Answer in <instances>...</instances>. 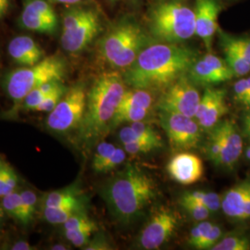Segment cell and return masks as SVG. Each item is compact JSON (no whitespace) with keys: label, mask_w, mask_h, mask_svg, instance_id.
I'll return each instance as SVG.
<instances>
[{"label":"cell","mask_w":250,"mask_h":250,"mask_svg":"<svg viewBox=\"0 0 250 250\" xmlns=\"http://www.w3.org/2000/svg\"><path fill=\"white\" fill-rule=\"evenodd\" d=\"M8 52L12 61L21 67L35 65L45 57L41 45L28 36L12 38L8 46Z\"/></svg>","instance_id":"cell-17"},{"label":"cell","mask_w":250,"mask_h":250,"mask_svg":"<svg viewBox=\"0 0 250 250\" xmlns=\"http://www.w3.org/2000/svg\"><path fill=\"white\" fill-rule=\"evenodd\" d=\"M46 96L45 93L40 89L39 87L31 91L26 97L23 99L21 110L23 111H35L36 107L40 105V103L43 101Z\"/></svg>","instance_id":"cell-38"},{"label":"cell","mask_w":250,"mask_h":250,"mask_svg":"<svg viewBox=\"0 0 250 250\" xmlns=\"http://www.w3.org/2000/svg\"><path fill=\"white\" fill-rule=\"evenodd\" d=\"M177 225V216L174 212L166 208L157 211L140 234V247L146 250L160 249L170 239Z\"/></svg>","instance_id":"cell-12"},{"label":"cell","mask_w":250,"mask_h":250,"mask_svg":"<svg viewBox=\"0 0 250 250\" xmlns=\"http://www.w3.org/2000/svg\"><path fill=\"white\" fill-rule=\"evenodd\" d=\"M223 46L229 47L250 62V38L223 36Z\"/></svg>","instance_id":"cell-31"},{"label":"cell","mask_w":250,"mask_h":250,"mask_svg":"<svg viewBox=\"0 0 250 250\" xmlns=\"http://www.w3.org/2000/svg\"><path fill=\"white\" fill-rule=\"evenodd\" d=\"M50 250H70V248H68V246L64 245V244H56L50 247Z\"/></svg>","instance_id":"cell-48"},{"label":"cell","mask_w":250,"mask_h":250,"mask_svg":"<svg viewBox=\"0 0 250 250\" xmlns=\"http://www.w3.org/2000/svg\"><path fill=\"white\" fill-rule=\"evenodd\" d=\"M83 249L85 250H112V247L104 234L98 233L95 237L90 239Z\"/></svg>","instance_id":"cell-43"},{"label":"cell","mask_w":250,"mask_h":250,"mask_svg":"<svg viewBox=\"0 0 250 250\" xmlns=\"http://www.w3.org/2000/svg\"><path fill=\"white\" fill-rule=\"evenodd\" d=\"M212 250H250L249 238L241 235H228L218 242Z\"/></svg>","instance_id":"cell-29"},{"label":"cell","mask_w":250,"mask_h":250,"mask_svg":"<svg viewBox=\"0 0 250 250\" xmlns=\"http://www.w3.org/2000/svg\"><path fill=\"white\" fill-rule=\"evenodd\" d=\"M244 124H245V127L250 126V114L246 116V118H245V121H244Z\"/></svg>","instance_id":"cell-50"},{"label":"cell","mask_w":250,"mask_h":250,"mask_svg":"<svg viewBox=\"0 0 250 250\" xmlns=\"http://www.w3.org/2000/svg\"><path fill=\"white\" fill-rule=\"evenodd\" d=\"M115 149L116 146L108 142H101L98 145L92 161V169L95 172H99L100 167L112 156Z\"/></svg>","instance_id":"cell-32"},{"label":"cell","mask_w":250,"mask_h":250,"mask_svg":"<svg viewBox=\"0 0 250 250\" xmlns=\"http://www.w3.org/2000/svg\"><path fill=\"white\" fill-rule=\"evenodd\" d=\"M20 194H21V197L22 198L24 209H25V212H26L27 219L31 224V223L34 220L35 214H36L37 204L40 203V199H38L36 192L33 191L32 189H23L22 191L20 192Z\"/></svg>","instance_id":"cell-37"},{"label":"cell","mask_w":250,"mask_h":250,"mask_svg":"<svg viewBox=\"0 0 250 250\" xmlns=\"http://www.w3.org/2000/svg\"><path fill=\"white\" fill-rule=\"evenodd\" d=\"M19 177L12 166L0 156V197L15 191L18 187Z\"/></svg>","instance_id":"cell-24"},{"label":"cell","mask_w":250,"mask_h":250,"mask_svg":"<svg viewBox=\"0 0 250 250\" xmlns=\"http://www.w3.org/2000/svg\"><path fill=\"white\" fill-rule=\"evenodd\" d=\"M9 250H36V247L32 246L28 242L24 240H19V241L14 242L9 248Z\"/></svg>","instance_id":"cell-44"},{"label":"cell","mask_w":250,"mask_h":250,"mask_svg":"<svg viewBox=\"0 0 250 250\" xmlns=\"http://www.w3.org/2000/svg\"><path fill=\"white\" fill-rule=\"evenodd\" d=\"M225 90H215L214 97L209 107L206 111L204 116L197 122L201 128L207 130L211 129L228 112V107L225 102Z\"/></svg>","instance_id":"cell-20"},{"label":"cell","mask_w":250,"mask_h":250,"mask_svg":"<svg viewBox=\"0 0 250 250\" xmlns=\"http://www.w3.org/2000/svg\"><path fill=\"white\" fill-rule=\"evenodd\" d=\"M223 230L220 226L213 224L208 232L205 239L202 242L199 250H211L215 245L222 239Z\"/></svg>","instance_id":"cell-42"},{"label":"cell","mask_w":250,"mask_h":250,"mask_svg":"<svg viewBox=\"0 0 250 250\" xmlns=\"http://www.w3.org/2000/svg\"><path fill=\"white\" fill-rule=\"evenodd\" d=\"M197 60V52L186 46L155 44L144 48L127 68L124 79L133 88L165 90L186 75Z\"/></svg>","instance_id":"cell-1"},{"label":"cell","mask_w":250,"mask_h":250,"mask_svg":"<svg viewBox=\"0 0 250 250\" xmlns=\"http://www.w3.org/2000/svg\"><path fill=\"white\" fill-rule=\"evenodd\" d=\"M221 6L215 0H197L196 5V34L199 36L207 49H211L212 39L218 30V18Z\"/></svg>","instance_id":"cell-16"},{"label":"cell","mask_w":250,"mask_h":250,"mask_svg":"<svg viewBox=\"0 0 250 250\" xmlns=\"http://www.w3.org/2000/svg\"><path fill=\"white\" fill-rule=\"evenodd\" d=\"M167 170L173 181L181 185H193L203 176L204 167L197 155L181 152L176 154L168 163Z\"/></svg>","instance_id":"cell-15"},{"label":"cell","mask_w":250,"mask_h":250,"mask_svg":"<svg viewBox=\"0 0 250 250\" xmlns=\"http://www.w3.org/2000/svg\"><path fill=\"white\" fill-rule=\"evenodd\" d=\"M101 29L99 14L93 9L77 8L65 12L61 43L63 49L77 54L85 49Z\"/></svg>","instance_id":"cell-7"},{"label":"cell","mask_w":250,"mask_h":250,"mask_svg":"<svg viewBox=\"0 0 250 250\" xmlns=\"http://www.w3.org/2000/svg\"><path fill=\"white\" fill-rule=\"evenodd\" d=\"M98 231V227L81 228L75 230H63L65 238L77 248H83L91 239L93 232Z\"/></svg>","instance_id":"cell-28"},{"label":"cell","mask_w":250,"mask_h":250,"mask_svg":"<svg viewBox=\"0 0 250 250\" xmlns=\"http://www.w3.org/2000/svg\"><path fill=\"white\" fill-rule=\"evenodd\" d=\"M42 217L46 223L53 225H62L72 216L86 210V207L65 206V207H40Z\"/></svg>","instance_id":"cell-21"},{"label":"cell","mask_w":250,"mask_h":250,"mask_svg":"<svg viewBox=\"0 0 250 250\" xmlns=\"http://www.w3.org/2000/svg\"><path fill=\"white\" fill-rule=\"evenodd\" d=\"M147 39L142 28L123 22L111 28L100 42V53L113 68H128L145 48Z\"/></svg>","instance_id":"cell-6"},{"label":"cell","mask_w":250,"mask_h":250,"mask_svg":"<svg viewBox=\"0 0 250 250\" xmlns=\"http://www.w3.org/2000/svg\"><path fill=\"white\" fill-rule=\"evenodd\" d=\"M66 72L65 60L60 55H52L45 57L35 65L21 67L6 73L2 84L5 93L12 101V107L6 116H17L23 99L31 91L51 81L63 82Z\"/></svg>","instance_id":"cell-4"},{"label":"cell","mask_w":250,"mask_h":250,"mask_svg":"<svg viewBox=\"0 0 250 250\" xmlns=\"http://www.w3.org/2000/svg\"><path fill=\"white\" fill-rule=\"evenodd\" d=\"M233 94L235 101L247 106L250 97V77L237 81L234 83Z\"/></svg>","instance_id":"cell-39"},{"label":"cell","mask_w":250,"mask_h":250,"mask_svg":"<svg viewBox=\"0 0 250 250\" xmlns=\"http://www.w3.org/2000/svg\"><path fill=\"white\" fill-rule=\"evenodd\" d=\"M4 214H5V211H4V209H3V207L0 204V226H1V224H2V222H3Z\"/></svg>","instance_id":"cell-49"},{"label":"cell","mask_w":250,"mask_h":250,"mask_svg":"<svg viewBox=\"0 0 250 250\" xmlns=\"http://www.w3.org/2000/svg\"><path fill=\"white\" fill-rule=\"evenodd\" d=\"M100 196L117 223L128 225L156 198L157 187L143 170L127 164L102 185Z\"/></svg>","instance_id":"cell-2"},{"label":"cell","mask_w":250,"mask_h":250,"mask_svg":"<svg viewBox=\"0 0 250 250\" xmlns=\"http://www.w3.org/2000/svg\"><path fill=\"white\" fill-rule=\"evenodd\" d=\"M212 225L213 224H211L210 222L202 221L197 224V226L193 227L190 232L189 239H188L189 245L197 250H199L202 242L205 239L207 233L210 230Z\"/></svg>","instance_id":"cell-36"},{"label":"cell","mask_w":250,"mask_h":250,"mask_svg":"<svg viewBox=\"0 0 250 250\" xmlns=\"http://www.w3.org/2000/svg\"><path fill=\"white\" fill-rule=\"evenodd\" d=\"M200 99V94L194 82L184 75L164 90L159 107L161 111L195 118Z\"/></svg>","instance_id":"cell-10"},{"label":"cell","mask_w":250,"mask_h":250,"mask_svg":"<svg viewBox=\"0 0 250 250\" xmlns=\"http://www.w3.org/2000/svg\"><path fill=\"white\" fill-rule=\"evenodd\" d=\"M182 197L195 200L205 206L211 212H216L222 208V198L214 192L208 191H189L183 194Z\"/></svg>","instance_id":"cell-26"},{"label":"cell","mask_w":250,"mask_h":250,"mask_svg":"<svg viewBox=\"0 0 250 250\" xmlns=\"http://www.w3.org/2000/svg\"><path fill=\"white\" fill-rule=\"evenodd\" d=\"M125 92V79L119 72H104L94 81L78 128L79 143L88 147L107 133Z\"/></svg>","instance_id":"cell-3"},{"label":"cell","mask_w":250,"mask_h":250,"mask_svg":"<svg viewBox=\"0 0 250 250\" xmlns=\"http://www.w3.org/2000/svg\"><path fill=\"white\" fill-rule=\"evenodd\" d=\"M130 126L136 134H139L144 139L155 144L159 148L163 146L162 138L159 133L156 132L150 125L143 123V121L131 123Z\"/></svg>","instance_id":"cell-33"},{"label":"cell","mask_w":250,"mask_h":250,"mask_svg":"<svg viewBox=\"0 0 250 250\" xmlns=\"http://www.w3.org/2000/svg\"><path fill=\"white\" fill-rule=\"evenodd\" d=\"M1 198V205L3 207L5 213H7L12 219L16 220L21 225H30L20 192L13 191Z\"/></svg>","instance_id":"cell-22"},{"label":"cell","mask_w":250,"mask_h":250,"mask_svg":"<svg viewBox=\"0 0 250 250\" xmlns=\"http://www.w3.org/2000/svg\"><path fill=\"white\" fill-rule=\"evenodd\" d=\"M152 103L153 97L148 90L134 88L129 91L125 90L119 106H131L149 109L151 107Z\"/></svg>","instance_id":"cell-25"},{"label":"cell","mask_w":250,"mask_h":250,"mask_svg":"<svg viewBox=\"0 0 250 250\" xmlns=\"http://www.w3.org/2000/svg\"><path fill=\"white\" fill-rule=\"evenodd\" d=\"M52 3H59V4H66V5H72L80 2L82 0H49Z\"/></svg>","instance_id":"cell-47"},{"label":"cell","mask_w":250,"mask_h":250,"mask_svg":"<svg viewBox=\"0 0 250 250\" xmlns=\"http://www.w3.org/2000/svg\"><path fill=\"white\" fill-rule=\"evenodd\" d=\"M250 218V196L245 205L244 210H243V214H242L241 221H245L248 220Z\"/></svg>","instance_id":"cell-46"},{"label":"cell","mask_w":250,"mask_h":250,"mask_svg":"<svg viewBox=\"0 0 250 250\" xmlns=\"http://www.w3.org/2000/svg\"><path fill=\"white\" fill-rule=\"evenodd\" d=\"M123 145H124V149L125 152L130 155L146 154L159 148L155 144L148 141H136V142H130V143H125Z\"/></svg>","instance_id":"cell-41"},{"label":"cell","mask_w":250,"mask_h":250,"mask_svg":"<svg viewBox=\"0 0 250 250\" xmlns=\"http://www.w3.org/2000/svg\"><path fill=\"white\" fill-rule=\"evenodd\" d=\"M160 123L174 150H188L196 147L199 143L201 127L195 118L161 111Z\"/></svg>","instance_id":"cell-9"},{"label":"cell","mask_w":250,"mask_h":250,"mask_svg":"<svg viewBox=\"0 0 250 250\" xmlns=\"http://www.w3.org/2000/svg\"><path fill=\"white\" fill-rule=\"evenodd\" d=\"M87 92L83 84L68 88L45 121L46 128L54 134H66L78 130L84 115Z\"/></svg>","instance_id":"cell-8"},{"label":"cell","mask_w":250,"mask_h":250,"mask_svg":"<svg viewBox=\"0 0 250 250\" xmlns=\"http://www.w3.org/2000/svg\"><path fill=\"white\" fill-rule=\"evenodd\" d=\"M246 156H247V158L249 159L250 161V146L248 148V150H247V153H246Z\"/></svg>","instance_id":"cell-51"},{"label":"cell","mask_w":250,"mask_h":250,"mask_svg":"<svg viewBox=\"0 0 250 250\" xmlns=\"http://www.w3.org/2000/svg\"><path fill=\"white\" fill-rule=\"evenodd\" d=\"M109 1H117V0H109Z\"/></svg>","instance_id":"cell-54"},{"label":"cell","mask_w":250,"mask_h":250,"mask_svg":"<svg viewBox=\"0 0 250 250\" xmlns=\"http://www.w3.org/2000/svg\"><path fill=\"white\" fill-rule=\"evenodd\" d=\"M9 0H0V19L7 14V12L9 11Z\"/></svg>","instance_id":"cell-45"},{"label":"cell","mask_w":250,"mask_h":250,"mask_svg":"<svg viewBox=\"0 0 250 250\" xmlns=\"http://www.w3.org/2000/svg\"><path fill=\"white\" fill-rule=\"evenodd\" d=\"M247 107H250V97L249 100H248V103H247Z\"/></svg>","instance_id":"cell-53"},{"label":"cell","mask_w":250,"mask_h":250,"mask_svg":"<svg viewBox=\"0 0 250 250\" xmlns=\"http://www.w3.org/2000/svg\"><path fill=\"white\" fill-rule=\"evenodd\" d=\"M250 196V175L230 188L222 198V209L228 217L241 221L245 205Z\"/></svg>","instance_id":"cell-18"},{"label":"cell","mask_w":250,"mask_h":250,"mask_svg":"<svg viewBox=\"0 0 250 250\" xmlns=\"http://www.w3.org/2000/svg\"><path fill=\"white\" fill-rule=\"evenodd\" d=\"M149 113V109L143 107H131V106H119L116 113L111 122L110 128L125 123H134L145 120Z\"/></svg>","instance_id":"cell-23"},{"label":"cell","mask_w":250,"mask_h":250,"mask_svg":"<svg viewBox=\"0 0 250 250\" xmlns=\"http://www.w3.org/2000/svg\"><path fill=\"white\" fill-rule=\"evenodd\" d=\"M245 130H246V133L249 134L250 136V126H248V127H245Z\"/></svg>","instance_id":"cell-52"},{"label":"cell","mask_w":250,"mask_h":250,"mask_svg":"<svg viewBox=\"0 0 250 250\" xmlns=\"http://www.w3.org/2000/svg\"><path fill=\"white\" fill-rule=\"evenodd\" d=\"M68 88L62 83L58 88L54 90L53 92L47 94L43 99V101L40 103V105L36 107L35 111L37 112H51L56 106L59 104L61 99H62L64 94Z\"/></svg>","instance_id":"cell-34"},{"label":"cell","mask_w":250,"mask_h":250,"mask_svg":"<svg viewBox=\"0 0 250 250\" xmlns=\"http://www.w3.org/2000/svg\"><path fill=\"white\" fill-rule=\"evenodd\" d=\"M88 227H97V224L90 218L86 210L77 212L62 224L63 230H75Z\"/></svg>","instance_id":"cell-35"},{"label":"cell","mask_w":250,"mask_h":250,"mask_svg":"<svg viewBox=\"0 0 250 250\" xmlns=\"http://www.w3.org/2000/svg\"><path fill=\"white\" fill-rule=\"evenodd\" d=\"M40 207H65L87 206V198L76 184L70 187L50 191L40 198Z\"/></svg>","instance_id":"cell-19"},{"label":"cell","mask_w":250,"mask_h":250,"mask_svg":"<svg viewBox=\"0 0 250 250\" xmlns=\"http://www.w3.org/2000/svg\"><path fill=\"white\" fill-rule=\"evenodd\" d=\"M125 149L122 147H116L112 156L107 160L99 169L98 173H107L118 168L126 159Z\"/></svg>","instance_id":"cell-40"},{"label":"cell","mask_w":250,"mask_h":250,"mask_svg":"<svg viewBox=\"0 0 250 250\" xmlns=\"http://www.w3.org/2000/svg\"><path fill=\"white\" fill-rule=\"evenodd\" d=\"M188 73L191 80L201 84H216L230 80L234 76L225 60L210 53L197 60Z\"/></svg>","instance_id":"cell-14"},{"label":"cell","mask_w":250,"mask_h":250,"mask_svg":"<svg viewBox=\"0 0 250 250\" xmlns=\"http://www.w3.org/2000/svg\"><path fill=\"white\" fill-rule=\"evenodd\" d=\"M225 62L235 76H244L250 72V62L229 47H224Z\"/></svg>","instance_id":"cell-27"},{"label":"cell","mask_w":250,"mask_h":250,"mask_svg":"<svg viewBox=\"0 0 250 250\" xmlns=\"http://www.w3.org/2000/svg\"><path fill=\"white\" fill-rule=\"evenodd\" d=\"M149 25L152 36L157 40L177 44L196 34V14L179 0H167L152 9Z\"/></svg>","instance_id":"cell-5"},{"label":"cell","mask_w":250,"mask_h":250,"mask_svg":"<svg viewBox=\"0 0 250 250\" xmlns=\"http://www.w3.org/2000/svg\"><path fill=\"white\" fill-rule=\"evenodd\" d=\"M20 25L31 32L54 35L59 20L49 0H24Z\"/></svg>","instance_id":"cell-11"},{"label":"cell","mask_w":250,"mask_h":250,"mask_svg":"<svg viewBox=\"0 0 250 250\" xmlns=\"http://www.w3.org/2000/svg\"><path fill=\"white\" fill-rule=\"evenodd\" d=\"M211 130L216 134L221 147L217 165L231 169L240 159L243 152L241 134L235 124L230 120L219 122Z\"/></svg>","instance_id":"cell-13"},{"label":"cell","mask_w":250,"mask_h":250,"mask_svg":"<svg viewBox=\"0 0 250 250\" xmlns=\"http://www.w3.org/2000/svg\"><path fill=\"white\" fill-rule=\"evenodd\" d=\"M180 204L194 220L198 222L205 221L211 213V211L208 208H206L205 206L187 197H181Z\"/></svg>","instance_id":"cell-30"}]
</instances>
